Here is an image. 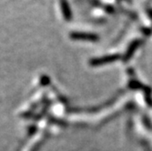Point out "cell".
<instances>
[{"label":"cell","instance_id":"obj_5","mask_svg":"<svg viewBox=\"0 0 152 151\" xmlns=\"http://www.w3.org/2000/svg\"><path fill=\"white\" fill-rule=\"evenodd\" d=\"M129 88H131L132 89H140V88H144L145 89V87H143V85H141L140 83L137 81H132L129 83Z\"/></svg>","mask_w":152,"mask_h":151},{"label":"cell","instance_id":"obj_2","mask_svg":"<svg viewBox=\"0 0 152 151\" xmlns=\"http://www.w3.org/2000/svg\"><path fill=\"white\" fill-rule=\"evenodd\" d=\"M59 6H60V10L61 14L63 16V18L66 21H70L73 18V14L71 7L69 6L67 0H59Z\"/></svg>","mask_w":152,"mask_h":151},{"label":"cell","instance_id":"obj_3","mask_svg":"<svg viewBox=\"0 0 152 151\" xmlns=\"http://www.w3.org/2000/svg\"><path fill=\"white\" fill-rule=\"evenodd\" d=\"M118 59H119L118 55H110V56H105L102 58L92 59L90 61V65L91 66H100V65H105V64H108V63L117 61Z\"/></svg>","mask_w":152,"mask_h":151},{"label":"cell","instance_id":"obj_4","mask_svg":"<svg viewBox=\"0 0 152 151\" xmlns=\"http://www.w3.org/2000/svg\"><path fill=\"white\" fill-rule=\"evenodd\" d=\"M141 43H142V41L140 40V39L133 41V42L130 44V46L129 47V48H128V50H127V52L125 54V56H124V58H123V60L125 61V62H127L132 57V55L134 54V52L137 48H139V47L141 45Z\"/></svg>","mask_w":152,"mask_h":151},{"label":"cell","instance_id":"obj_1","mask_svg":"<svg viewBox=\"0 0 152 151\" xmlns=\"http://www.w3.org/2000/svg\"><path fill=\"white\" fill-rule=\"evenodd\" d=\"M69 36L73 40H81V41H89V42H96L99 39V36L93 33H86L73 31L69 34Z\"/></svg>","mask_w":152,"mask_h":151},{"label":"cell","instance_id":"obj_6","mask_svg":"<svg viewBox=\"0 0 152 151\" xmlns=\"http://www.w3.org/2000/svg\"><path fill=\"white\" fill-rule=\"evenodd\" d=\"M151 14H152V11H151Z\"/></svg>","mask_w":152,"mask_h":151}]
</instances>
